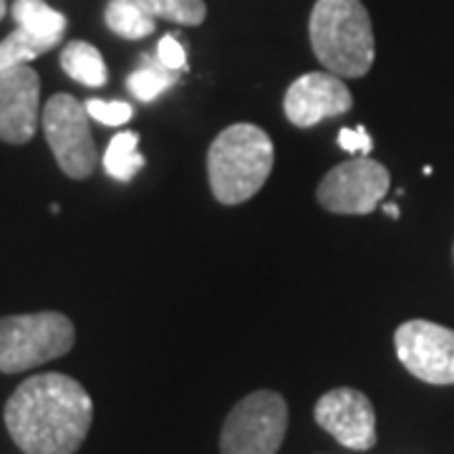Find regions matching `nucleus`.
I'll return each instance as SVG.
<instances>
[{
	"mask_svg": "<svg viewBox=\"0 0 454 454\" xmlns=\"http://www.w3.org/2000/svg\"><path fill=\"white\" fill-rule=\"evenodd\" d=\"M104 20L109 31L127 41L146 38L157 28V20L149 16L137 0H109L104 8Z\"/></svg>",
	"mask_w": 454,
	"mask_h": 454,
	"instance_id": "14",
	"label": "nucleus"
},
{
	"mask_svg": "<svg viewBox=\"0 0 454 454\" xmlns=\"http://www.w3.org/2000/svg\"><path fill=\"white\" fill-rule=\"evenodd\" d=\"M142 167H145V157L139 154V134L119 131L104 152L106 175L119 182H131Z\"/></svg>",
	"mask_w": 454,
	"mask_h": 454,
	"instance_id": "15",
	"label": "nucleus"
},
{
	"mask_svg": "<svg viewBox=\"0 0 454 454\" xmlns=\"http://www.w3.org/2000/svg\"><path fill=\"white\" fill-rule=\"evenodd\" d=\"M339 145L346 149V152H354V154H361V157H369V152L373 149L372 137L364 127H356V129H340L339 131Z\"/></svg>",
	"mask_w": 454,
	"mask_h": 454,
	"instance_id": "21",
	"label": "nucleus"
},
{
	"mask_svg": "<svg viewBox=\"0 0 454 454\" xmlns=\"http://www.w3.org/2000/svg\"><path fill=\"white\" fill-rule=\"evenodd\" d=\"M396 356L406 372L424 384H454V331L432 321H406L394 333Z\"/></svg>",
	"mask_w": 454,
	"mask_h": 454,
	"instance_id": "8",
	"label": "nucleus"
},
{
	"mask_svg": "<svg viewBox=\"0 0 454 454\" xmlns=\"http://www.w3.org/2000/svg\"><path fill=\"white\" fill-rule=\"evenodd\" d=\"M157 61L167 66V68H172V71H182L187 66L184 49H182V43H179L175 35H164L162 41H160V46H157Z\"/></svg>",
	"mask_w": 454,
	"mask_h": 454,
	"instance_id": "20",
	"label": "nucleus"
},
{
	"mask_svg": "<svg viewBox=\"0 0 454 454\" xmlns=\"http://www.w3.org/2000/svg\"><path fill=\"white\" fill-rule=\"evenodd\" d=\"M351 106H354V97L348 86L343 83V79L325 71L303 74L288 86L283 98V112L298 129H310L324 119L346 114Z\"/></svg>",
	"mask_w": 454,
	"mask_h": 454,
	"instance_id": "10",
	"label": "nucleus"
},
{
	"mask_svg": "<svg viewBox=\"0 0 454 454\" xmlns=\"http://www.w3.org/2000/svg\"><path fill=\"white\" fill-rule=\"evenodd\" d=\"M389 169L372 157L336 164L318 184L316 200L333 215H372L389 192Z\"/></svg>",
	"mask_w": 454,
	"mask_h": 454,
	"instance_id": "7",
	"label": "nucleus"
},
{
	"mask_svg": "<svg viewBox=\"0 0 454 454\" xmlns=\"http://www.w3.org/2000/svg\"><path fill=\"white\" fill-rule=\"evenodd\" d=\"M49 51L51 46H46L43 41H38L35 35L16 26V31L0 41V74L18 68V66H28L33 59H38Z\"/></svg>",
	"mask_w": 454,
	"mask_h": 454,
	"instance_id": "17",
	"label": "nucleus"
},
{
	"mask_svg": "<svg viewBox=\"0 0 454 454\" xmlns=\"http://www.w3.org/2000/svg\"><path fill=\"white\" fill-rule=\"evenodd\" d=\"M89 114L79 98L68 94H56L43 106V134L51 152L64 175L71 179L91 177L97 169V145L89 127Z\"/></svg>",
	"mask_w": 454,
	"mask_h": 454,
	"instance_id": "6",
	"label": "nucleus"
},
{
	"mask_svg": "<svg viewBox=\"0 0 454 454\" xmlns=\"http://www.w3.org/2000/svg\"><path fill=\"white\" fill-rule=\"evenodd\" d=\"M86 114L91 119H97L98 124H106V127H121L131 121L134 116V106L127 101H101V98H89L83 104Z\"/></svg>",
	"mask_w": 454,
	"mask_h": 454,
	"instance_id": "19",
	"label": "nucleus"
},
{
	"mask_svg": "<svg viewBox=\"0 0 454 454\" xmlns=\"http://www.w3.org/2000/svg\"><path fill=\"white\" fill-rule=\"evenodd\" d=\"M76 343V328L59 310L0 318V372L20 373L66 356Z\"/></svg>",
	"mask_w": 454,
	"mask_h": 454,
	"instance_id": "4",
	"label": "nucleus"
},
{
	"mask_svg": "<svg viewBox=\"0 0 454 454\" xmlns=\"http://www.w3.org/2000/svg\"><path fill=\"white\" fill-rule=\"evenodd\" d=\"M11 13L18 28L28 31L51 49H56L64 41L66 16L51 8L46 0H16Z\"/></svg>",
	"mask_w": 454,
	"mask_h": 454,
	"instance_id": "12",
	"label": "nucleus"
},
{
	"mask_svg": "<svg viewBox=\"0 0 454 454\" xmlns=\"http://www.w3.org/2000/svg\"><path fill=\"white\" fill-rule=\"evenodd\" d=\"M288 432V404L270 389L247 394L227 414L220 432L223 454H278Z\"/></svg>",
	"mask_w": 454,
	"mask_h": 454,
	"instance_id": "5",
	"label": "nucleus"
},
{
	"mask_svg": "<svg viewBox=\"0 0 454 454\" xmlns=\"http://www.w3.org/2000/svg\"><path fill=\"white\" fill-rule=\"evenodd\" d=\"M387 212H389L391 217H399V210H396V205H387Z\"/></svg>",
	"mask_w": 454,
	"mask_h": 454,
	"instance_id": "23",
	"label": "nucleus"
},
{
	"mask_svg": "<svg viewBox=\"0 0 454 454\" xmlns=\"http://www.w3.org/2000/svg\"><path fill=\"white\" fill-rule=\"evenodd\" d=\"M276 146L268 131L255 124H232L207 149L210 190L220 205H243L268 182Z\"/></svg>",
	"mask_w": 454,
	"mask_h": 454,
	"instance_id": "3",
	"label": "nucleus"
},
{
	"mask_svg": "<svg viewBox=\"0 0 454 454\" xmlns=\"http://www.w3.org/2000/svg\"><path fill=\"white\" fill-rule=\"evenodd\" d=\"M310 46L328 74L361 79L376 56L373 26L361 0H318L310 11Z\"/></svg>",
	"mask_w": 454,
	"mask_h": 454,
	"instance_id": "2",
	"label": "nucleus"
},
{
	"mask_svg": "<svg viewBox=\"0 0 454 454\" xmlns=\"http://www.w3.org/2000/svg\"><path fill=\"white\" fill-rule=\"evenodd\" d=\"M41 79L31 66L0 74V139L8 145L31 142L38 127Z\"/></svg>",
	"mask_w": 454,
	"mask_h": 454,
	"instance_id": "11",
	"label": "nucleus"
},
{
	"mask_svg": "<svg viewBox=\"0 0 454 454\" xmlns=\"http://www.w3.org/2000/svg\"><path fill=\"white\" fill-rule=\"evenodd\" d=\"M316 424L339 444L366 452L376 444V411L366 394L348 387L325 391L313 409Z\"/></svg>",
	"mask_w": 454,
	"mask_h": 454,
	"instance_id": "9",
	"label": "nucleus"
},
{
	"mask_svg": "<svg viewBox=\"0 0 454 454\" xmlns=\"http://www.w3.org/2000/svg\"><path fill=\"white\" fill-rule=\"evenodd\" d=\"M23 454H76L94 422V402L66 373H38L18 387L3 411Z\"/></svg>",
	"mask_w": 454,
	"mask_h": 454,
	"instance_id": "1",
	"label": "nucleus"
},
{
	"mask_svg": "<svg viewBox=\"0 0 454 454\" xmlns=\"http://www.w3.org/2000/svg\"><path fill=\"white\" fill-rule=\"evenodd\" d=\"M61 68L74 82L82 83V86H89V89H98L109 79L106 64H104L98 49L91 46V43H86V41L66 43L64 51H61Z\"/></svg>",
	"mask_w": 454,
	"mask_h": 454,
	"instance_id": "13",
	"label": "nucleus"
},
{
	"mask_svg": "<svg viewBox=\"0 0 454 454\" xmlns=\"http://www.w3.org/2000/svg\"><path fill=\"white\" fill-rule=\"evenodd\" d=\"M5 13H8V0H0V20L5 18Z\"/></svg>",
	"mask_w": 454,
	"mask_h": 454,
	"instance_id": "22",
	"label": "nucleus"
},
{
	"mask_svg": "<svg viewBox=\"0 0 454 454\" xmlns=\"http://www.w3.org/2000/svg\"><path fill=\"white\" fill-rule=\"evenodd\" d=\"M175 83H177V71L162 66L157 59H145L142 68H137L129 79H127V89L139 101L149 104V101H154L157 97H162L164 91L169 86H175Z\"/></svg>",
	"mask_w": 454,
	"mask_h": 454,
	"instance_id": "16",
	"label": "nucleus"
},
{
	"mask_svg": "<svg viewBox=\"0 0 454 454\" xmlns=\"http://www.w3.org/2000/svg\"><path fill=\"white\" fill-rule=\"evenodd\" d=\"M149 16L172 20L179 26H200L207 18L205 0H137Z\"/></svg>",
	"mask_w": 454,
	"mask_h": 454,
	"instance_id": "18",
	"label": "nucleus"
}]
</instances>
